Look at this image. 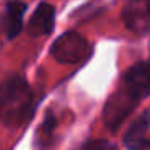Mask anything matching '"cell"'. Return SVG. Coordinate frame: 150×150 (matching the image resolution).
Returning a JSON list of instances; mask_svg holds the SVG:
<instances>
[{"label":"cell","instance_id":"6da1fadb","mask_svg":"<svg viewBox=\"0 0 150 150\" xmlns=\"http://www.w3.org/2000/svg\"><path fill=\"white\" fill-rule=\"evenodd\" d=\"M4 123L7 126H18L24 121L31 105V92L26 81L20 76H11L2 86Z\"/></svg>","mask_w":150,"mask_h":150},{"label":"cell","instance_id":"7a4b0ae2","mask_svg":"<svg viewBox=\"0 0 150 150\" xmlns=\"http://www.w3.org/2000/svg\"><path fill=\"white\" fill-rule=\"evenodd\" d=\"M50 53L57 62L74 65L89 57V42L78 33H66L55 40Z\"/></svg>","mask_w":150,"mask_h":150},{"label":"cell","instance_id":"3957f363","mask_svg":"<svg viewBox=\"0 0 150 150\" xmlns=\"http://www.w3.org/2000/svg\"><path fill=\"white\" fill-rule=\"evenodd\" d=\"M137 100L129 91H123V92H118L115 94L113 97L108 100L107 107L103 110V120L107 123V126L110 127L111 131L118 129L120 124L124 121V118L132 111V108L136 107Z\"/></svg>","mask_w":150,"mask_h":150},{"label":"cell","instance_id":"277c9868","mask_svg":"<svg viewBox=\"0 0 150 150\" xmlns=\"http://www.w3.org/2000/svg\"><path fill=\"white\" fill-rule=\"evenodd\" d=\"M126 89L136 98H144L150 94V63H137L127 69L124 76Z\"/></svg>","mask_w":150,"mask_h":150},{"label":"cell","instance_id":"5b68a950","mask_svg":"<svg viewBox=\"0 0 150 150\" xmlns=\"http://www.w3.org/2000/svg\"><path fill=\"white\" fill-rule=\"evenodd\" d=\"M53 21H55V8L44 2L36 8L26 29L31 36H47L53 29Z\"/></svg>","mask_w":150,"mask_h":150},{"label":"cell","instance_id":"8992f818","mask_svg":"<svg viewBox=\"0 0 150 150\" xmlns=\"http://www.w3.org/2000/svg\"><path fill=\"white\" fill-rule=\"evenodd\" d=\"M150 124V111H144L129 126L124 134V145L127 150H142L145 144V134Z\"/></svg>","mask_w":150,"mask_h":150},{"label":"cell","instance_id":"52a82bcc","mask_svg":"<svg viewBox=\"0 0 150 150\" xmlns=\"http://www.w3.org/2000/svg\"><path fill=\"white\" fill-rule=\"evenodd\" d=\"M26 11V4L20 0H10L5 8V33L8 39L20 34L23 28V15Z\"/></svg>","mask_w":150,"mask_h":150},{"label":"cell","instance_id":"ba28073f","mask_svg":"<svg viewBox=\"0 0 150 150\" xmlns=\"http://www.w3.org/2000/svg\"><path fill=\"white\" fill-rule=\"evenodd\" d=\"M82 150H116L113 145H110L105 140H97V142H92L89 145H86Z\"/></svg>","mask_w":150,"mask_h":150},{"label":"cell","instance_id":"9c48e42d","mask_svg":"<svg viewBox=\"0 0 150 150\" xmlns=\"http://www.w3.org/2000/svg\"><path fill=\"white\" fill-rule=\"evenodd\" d=\"M145 8H147V11H149V15H150V0H145Z\"/></svg>","mask_w":150,"mask_h":150},{"label":"cell","instance_id":"30bf717a","mask_svg":"<svg viewBox=\"0 0 150 150\" xmlns=\"http://www.w3.org/2000/svg\"><path fill=\"white\" fill-rule=\"evenodd\" d=\"M149 147H150V140H149Z\"/></svg>","mask_w":150,"mask_h":150}]
</instances>
